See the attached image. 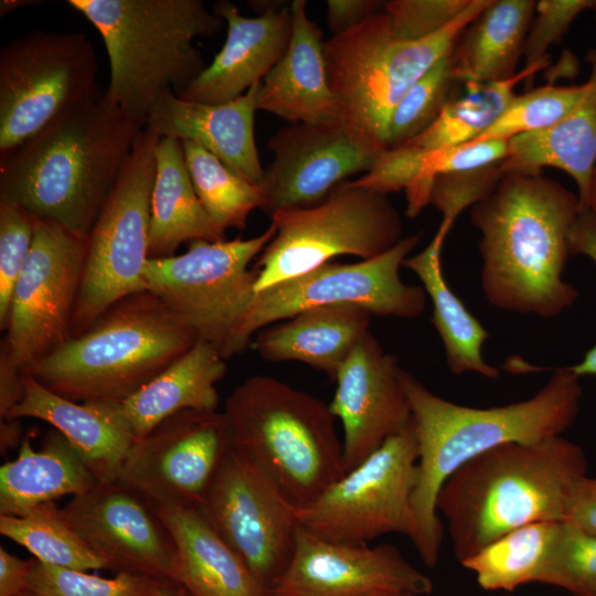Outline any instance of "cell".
Listing matches in <instances>:
<instances>
[{"mask_svg":"<svg viewBox=\"0 0 596 596\" xmlns=\"http://www.w3.org/2000/svg\"><path fill=\"white\" fill-rule=\"evenodd\" d=\"M564 521L596 535V477H582L573 487Z\"/></svg>","mask_w":596,"mask_h":596,"instance_id":"cell-48","label":"cell"},{"mask_svg":"<svg viewBox=\"0 0 596 596\" xmlns=\"http://www.w3.org/2000/svg\"><path fill=\"white\" fill-rule=\"evenodd\" d=\"M34 237V217L0 200V328L6 330L11 296L29 257Z\"/></svg>","mask_w":596,"mask_h":596,"instance_id":"cell-42","label":"cell"},{"mask_svg":"<svg viewBox=\"0 0 596 596\" xmlns=\"http://www.w3.org/2000/svg\"><path fill=\"white\" fill-rule=\"evenodd\" d=\"M418 444V476L413 493L417 532L413 544L427 567L439 558L443 525L436 509L446 479L476 456L507 443L535 444L561 436L578 414L583 389L570 366L556 368L532 397L504 406L475 408L455 404L401 369Z\"/></svg>","mask_w":596,"mask_h":596,"instance_id":"cell-2","label":"cell"},{"mask_svg":"<svg viewBox=\"0 0 596 596\" xmlns=\"http://www.w3.org/2000/svg\"><path fill=\"white\" fill-rule=\"evenodd\" d=\"M94 46L82 32L34 31L0 52V157L98 93Z\"/></svg>","mask_w":596,"mask_h":596,"instance_id":"cell-12","label":"cell"},{"mask_svg":"<svg viewBox=\"0 0 596 596\" xmlns=\"http://www.w3.org/2000/svg\"><path fill=\"white\" fill-rule=\"evenodd\" d=\"M227 371L225 359L211 343L199 340L140 390L123 401L136 438L184 411H217L216 383Z\"/></svg>","mask_w":596,"mask_h":596,"instance_id":"cell-29","label":"cell"},{"mask_svg":"<svg viewBox=\"0 0 596 596\" xmlns=\"http://www.w3.org/2000/svg\"><path fill=\"white\" fill-rule=\"evenodd\" d=\"M450 54L427 71L398 102L390 118L386 149L405 145L438 118L459 84Z\"/></svg>","mask_w":596,"mask_h":596,"instance_id":"cell-38","label":"cell"},{"mask_svg":"<svg viewBox=\"0 0 596 596\" xmlns=\"http://www.w3.org/2000/svg\"><path fill=\"white\" fill-rule=\"evenodd\" d=\"M24 3H32V1H1L0 13L3 15L18 7L24 6Z\"/></svg>","mask_w":596,"mask_h":596,"instance_id":"cell-55","label":"cell"},{"mask_svg":"<svg viewBox=\"0 0 596 596\" xmlns=\"http://www.w3.org/2000/svg\"><path fill=\"white\" fill-rule=\"evenodd\" d=\"M23 386L21 401L6 418H36L52 425L74 447L99 483L116 482L136 439L123 403L75 402L29 375H23Z\"/></svg>","mask_w":596,"mask_h":596,"instance_id":"cell-23","label":"cell"},{"mask_svg":"<svg viewBox=\"0 0 596 596\" xmlns=\"http://www.w3.org/2000/svg\"><path fill=\"white\" fill-rule=\"evenodd\" d=\"M419 238L421 234H413L374 258L353 264L327 263L255 292L234 332L228 358L243 352L265 327L313 307L352 304L375 316H421L426 307L424 288L405 284L400 277V267Z\"/></svg>","mask_w":596,"mask_h":596,"instance_id":"cell-14","label":"cell"},{"mask_svg":"<svg viewBox=\"0 0 596 596\" xmlns=\"http://www.w3.org/2000/svg\"><path fill=\"white\" fill-rule=\"evenodd\" d=\"M373 315L352 305L306 309L259 330L251 347L265 361H298L334 380L353 349L370 332Z\"/></svg>","mask_w":596,"mask_h":596,"instance_id":"cell-26","label":"cell"},{"mask_svg":"<svg viewBox=\"0 0 596 596\" xmlns=\"http://www.w3.org/2000/svg\"><path fill=\"white\" fill-rule=\"evenodd\" d=\"M225 241V230L201 204L187 166L182 142L160 138L151 192L149 257L174 255L180 244Z\"/></svg>","mask_w":596,"mask_h":596,"instance_id":"cell-31","label":"cell"},{"mask_svg":"<svg viewBox=\"0 0 596 596\" xmlns=\"http://www.w3.org/2000/svg\"><path fill=\"white\" fill-rule=\"evenodd\" d=\"M549 61L524 66L508 79L461 83L464 91L454 92L433 125L405 145L435 150L475 141L503 114L515 96V86L546 67Z\"/></svg>","mask_w":596,"mask_h":596,"instance_id":"cell-34","label":"cell"},{"mask_svg":"<svg viewBox=\"0 0 596 596\" xmlns=\"http://www.w3.org/2000/svg\"><path fill=\"white\" fill-rule=\"evenodd\" d=\"M275 234L270 222L252 238L193 241L180 255L150 257L145 267L147 290L226 360L234 332L255 295L257 273L248 265Z\"/></svg>","mask_w":596,"mask_h":596,"instance_id":"cell-11","label":"cell"},{"mask_svg":"<svg viewBox=\"0 0 596 596\" xmlns=\"http://www.w3.org/2000/svg\"><path fill=\"white\" fill-rule=\"evenodd\" d=\"M18 419L4 418L0 424V449L1 451H8L22 441L20 438V427L17 423Z\"/></svg>","mask_w":596,"mask_h":596,"instance_id":"cell-52","label":"cell"},{"mask_svg":"<svg viewBox=\"0 0 596 596\" xmlns=\"http://www.w3.org/2000/svg\"><path fill=\"white\" fill-rule=\"evenodd\" d=\"M292 34L281 60L260 83L257 110L291 124L331 125L342 121L323 56L321 31L307 14V1L290 3Z\"/></svg>","mask_w":596,"mask_h":596,"instance_id":"cell-25","label":"cell"},{"mask_svg":"<svg viewBox=\"0 0 596 596\" xmlns=\"http://www.w3.org/2000/svg\"><path fill=\"white\" fill-rule=\"evenodd\" d=\"M260 83L224 104L196 103L166 93L151 109L145 128L160 138L200 145L236 174L258 185L265 172L254 135Z\"/></svg>","mask_w":596,"mask_h":596,"instance_id":"cell-24","label":"cell"},{"mask_svg":"<svg viewBox=\"0 0 596 596\" xmlns=\"http://www.w3.org/2000/svg\"><path fill=\"white\" fill-rule=\"evenodd\" d=\"M160 579L132 572L100 577L34 561L29 590L39 596H152Z\"/></svg>","mask_w":596,"mask_h":596,"instance_id":"cell-41","label":"cell"},{"mask_svg":"<svg viewBox=\"0 0 596 596\" xmlns=\"http://www.w3.org/2000/svg\"><path fill=\"white\" fill-rule=\"evenodd\" d=\"M195 509L267 587L289 564L300 526L298 508L234 448Z\"/></svg>","mask_w":596,"mask_h":596,"instance_id":"cell-16","label":"cell"},{"mask_svg":"<svg viewBox=\"0 0 596 596\" xmlns=\"http://www.w3.org/2000/svg\"><path fill=\"white\" fill-rule=\"evenodd\" d=\"M500 162L435 177L429 203L443 214L439 226L449 232L466 207L473 206L494 191L504 174Z\"/></svg>","mask_w":596,"mask_h":596,"instance_id":"cell-43","label":"cell"},{"mask_svg":"<svg viewBox=\"0 0 596 596\" xmlns=\"http://www.w3.org/2000/svg\"><path fill=\"white\" fill-rule=\"evenodd\" d=\"M578 196L541 174L507 172L494 191L471 206L481 232V286L494 307L542 318L563 312L577 298L562 278Z\"/></svg>","mask_w":596,"mask_h":596,"instance_id":"cell-3","label":"cell"},{"mask_svg":"<svg viewBox=\"0 0 596 596\" xmlns=\"http://www.w3.org/2000/svg\"><path fill=\"white\" fill-rule=\"evenodd\" d=\"M152 596H189V594L177 581L160 579Z\"/></svg>","mask_w":596,"mask_h":596,"instance_id":"cell-53","label":"cell"},{"mask_svg":"<svg viewBox=\"0 0 596 596\" xmlns=\"http://www.w3.org/2000/svg\"><path fill=\"white\" fill-rule=\"evenodd\" d=\"M0 533L46 565L77 571H114V566L87 544L53 502L42 503L20 515L0 514Z\"/></svg>","mask_w":596,"mask_h":596,"instance_id":"cell-35","label":"cell"},{"mask_svg":"<svg viewBox=\"0 0 596 596\" xmlns=\"http://www.w3.org/2000/svg\"><path fill=\"white\" fill-rule=\"evenodd\" d=\"M587 89V82L571 86L549 84L521 95L515 94L499 119L472 142L509 140L518 135L545 129L570 114Z\"/></svg>","mask_w":596,"mask_h":596,"instance_id":"cell-39","label":"cell"},{"mask_svg":"<svg viewBox=\"0 0 596 596\" xmlns=\"http://www.w3.org/2000/svg\"><path fill=\"white\" fill-rule=\"evenodd\" d=\"M35 558L22 560L0 547V596H21L29 592V577Z\"/></svg>","mask_w":596,"mask_h":596,"instance_id":"cell-50","label":"cell"},{"mask_svg":"<svg viewBox=\"0 0 596 596\" xmlns=\"http://www.w3.org/2000/svg\"><path fill=\"white\" fill-rule=\"evenodd\" d=\"M384 6L375 0H328V25L333 35H339L356 26Z\"/></svg>","mask_w":596,"mask_h":596,"instance_id":"cell-49","label":"cell"},{"mask_svg":"<svg viewBox=\"0 0 596 596\" xmlns=\"http://www.w3.org/2000/svg\"><path fill=\"white\" fill-rule=\"evenodd\" d=\"M535 6L533 0H490L450 54L457 81L487 83L514 76Z\"/></svg>","mask_w":596,"mask_h":596,"instance_id":"cell-32","label":"cell"},{"mask_svg":"<svg viewBox=\"0 0 596 596\" xmlns=\"http://www.w3.org/2000/svg\"><path fill=\"white\" fill-rule=\"evenodd\" d=\"M571 254H583L596 264V213L582 206L568 234ZM570 369L579 377L596 375V345L576 365Z\"/></svg>","mask_w":596,"mask_h":596,"instance_id":"cell-47","label":"cell"},{"mask_svg":"<svg viewBox=\"0 0 596 596\" xmlns=\"http://www.w3.org/2000/svg\"><path fill=\"white\" fill-rule=\"evenodd\" d=\"M143 128L98 92L1 159L0 200L87 241Z\"/></svg>","mask_w":596,"mask_h":596,"instance_id":"cell-1","label":"cell"},{"mask_svg":"<svg viewBox=\"0 0 596 596\" xmlns=\"http://www.w3.org/2000/svg\"><path fill=\"white\" fill-rule=\"evenodd\" d=\"M592 0H541L536 2L523 50L524 66L547 60V49L557 43L574 19L584 10L594 8Z\"/></svg>","mask_w":596,"mask_h":596,"instance_id":"cell-46","label":"cell"},{"mask_svg":"<svg viewBox=\"0 0 596 596\" xmlns=\"http://www.w3.org/2000/svg\"><path fill=\"white\" fill-rule=\"evenodd\" d=\"M471 0H391L383 9L394 35L418 41L432 36L453 23Z\"/></svg>","mask_w":596,"mask_h":596,"instance_id":"cell-44","label":"cell"},{"mask_svg":"<svg viewBox=\"0 0 596 596\" xmlns=\"http://www.w3.org/2000/svg\"><path fill=\"white\" fill-rule=\"evenodd\" d=\"M270 219L276 234L257 262L255 292L339 255L374 258L403 238L401 216L387 194L352 181L339 184L315 206L278 211Z\"/></svg>","mask_w":596,"mask_h":596,"instance_id":"cell-9","label":"cell"},{"mask_svg":"<svg viewBox=\"0 0 596 596\" xmlns=\"http://www.w3.org/2000/svg\"><path fill=\"white\" fill-rule=\"evenodd\" d=\"M100 34L109 61L106 97L141 126L158 98L179 96L206 67L196 38L224 20L201 0H68Z\"/></svg>","mask_w":596,"mask_h":596,"instance_id":"cell-5","label":"cell"},{"mask_svg":"<svg viewBox=\"0 0 596 596\" xmlns=\"http://www.w3.org/2000/svg\"><path fill=\"white\" fill-rule=\"evenodd\" d=\"M557 522H534L491 542L461 565L476 574L486 590L512 592L536 583L540 570L557 529Z\"/></svg>","mask_w":596,"mask_h":596,"instance_id":"cell-36","label":"cell"},{"mask_svg":"<svg viewBox=\"0 0 596 596\" xmlns=\"http://www.w3.org/2000/svg\"><path fill=\"white\" fill-rule=\"evenodd\" d=\"M504 596H511V595H504Z\"/></svg>","mask_w":596,"mask_h":596,"instance_id":"cell-59","label":"cell"},{"mask_svg":"<svg viewBox=\"0 0 596 596\" xmlns=\"http://www.w3.org/2000/svg\"><path fill=\"white\" fill-rule=\"evenodd\" d=\"M370 596H416V595L408 594V593H376Z\"/></svg>","mask_w":596,"mask_h":596,"instance_id":"cell-56","label":"cell"},{"mask_svg":"<svg viewBox=\"0 0 596 596\" xmlns=\"http://www.w3.org/2000/svg\"><path fill=\"white\" fill-rule=\"evenodd\" d=\"M432 592L430 578L394 545L334 542L301 525L289 564L269 586L270 596H425Z\"/></svg>","mask_w":596,"mask_h":596,"instance_id":"cell-19","label":"cell"},{"mask_svg":"<svg viewBox=\"0 0 596 596\" xmlns=\"http://www.w3.org/2000/svg\"><path fill=\"white\" fill-rule=\"evenodd\" d=\"M447 234L448 231L439 226L430 243L421 253L407 257L403 266L417 275L432 299V321L443 341L449 370L455 374L475 372L496 379L498 369L488 364L481 355L488 331L445 280L441 249Z\"/></svg>","mask_w":596,"mask_h":596,"instance_id":"cell-33","label":"cell"},{"mask_svg":"<svg viewBox=\"0 0 596 596\" xmlns=\"http://www.w3.org/2000/svg\"><path fill=\"white\" fill-rule=\"evenodd\" d=\"M233 448L266 472L297 508L345 475L329 404L269 375H253L226 398Z\"/></svg>","mask_w":596,"mask_h":596,"instance_id":"cell-7","label":"cell"},{"mask_svg":"<svg viewBox=\"0 0 596 596\" xmlns=\"http://www.w3.org/2000/svg\"><path fill=\"white\" fill-rule=\"evenodd\" d=\"M581 205L584 207H588L596 213V167L594 168L589 180L587 194Z\"/></svg>","mask_w":596,"mask_h":596,"instance_id":"cell-54","label":"cell"},{"mask_svg":"<svg viewBox=\"0 0 596 596\" xmlns=\"http://www.w3.org/2000/svg\"><path fill=\"white\" fill-rule=\"evenodd\" d=\"M594 10H595V12H596V3H595V6H594Z\"/></svg>","mask_w":596,"mask_h":596,"instance_id":"cell-58","label":"cell"},{"mask_svg":"<svg viewBox=\"0 0 596 596\" xmlns=\"http://www.w3.org/2000/svg\"><path fill=\"white\" fill-rule=\"evenodd\" d=\"M87 241L34 217L29 257L14 285L3 355L22 373L72 338Z\"/></svg>","mask_w":596,"mask_h":596,"instance_id":"cell-15","label":"cell"},{"mask_svg":"<svg viewBox=\"0 0 596 596\" xmlns=\"http://www.w3.org/2000/svg\"><path fill=\"white\" fill-rule=\"evenodd\" d=\"M588 89L581 103L554 125L508 140V156L500 162L503 173L540 174L553 167L570 174L582 204L596 167V50L589 52Z\"/></svg>","mask_w":596,"mask_h":596,"instance_id":"cell-28","label":"cell"},{"mask_svg":"<svg viewBox=\"0 0 596 596\" xmlns=\"http://www.w3.org/2000/svg\"><path fill=\"white\" fill-rule=\"evenodd\" d=\"M536 583L596 596V535L560 521Z\"/></svg>","mask_w":596,"mask_h":596,"instance_id":"cell-40","label":"cell"},{"mask_svg":"<svg viewBox=\"0 0 596 596\" xmlns=\"http://www.w3.org/2000/svg\"><path fill=\"white\" fill-rule=\"evenodd\" d=\"M23 374L13 366L3 355H0V418L7 417L9 412L23 396Z\"/></svg>","mask_w":596,"mask_h":596,"instance_id":"cell-51","label":"cell"},{"mask_svg":"<svg viewBox=\"0 0 596 596\" xmlns=\"http://www.w3.org/2000/svg\"><path fill=\"white\" fill-rule=\"evenodd\" d=\"M586 470L583 449L562 436L507 443L461 465L436 500L457 560L523 525L564 521L571 491Z\"/></svg>","mask_w":596,"mask_h":596,"instance_id":"cell-4","label":"cell"},{"mask_svg":"<svg viewBox=\"0 0 596 596\" xmlns=\"http://www.w3.org/2000/svg\"><path fill=\"white\" fill-rule=\"evenodd\" d=\"M177 549L175 579L189 596H270L195 508L153 504Z\"/></svg>","mask_w":596,"mask_h":596,"instance_id":"cell-27","label":"cell"},{"mask_svg":"<svg viewBox=\"0 0 596 596\" xmlns=\"http://www.w3.org/2000/svg\"><path fill=\"white\" fill-rule=\"evenodd\" d=\"M63 515L114 571L175 579L177 549L153 504L120 485L98 483L73 497Z\"/></svg>","mask_w":596,"mask_h":596,"instance_id":"cell-20","label":"cell"},{"mask_svg":"<svg viewBox=\"0 0 596 596\" xmlns=\"http://www.w3.org/2000/svg\"><path fill=\"white\" fill-rule=\"evenodd\" d=\"M425 153V149L412 145L386 149L372 169L352 183L383 194L404 189L409 201L423 181Z\"/></svg>","mask_w":596,"mask_h":596,"instance_id":"cell-45","label":"cell"},{"mask_svg":"<svg viewBox=\"0 0 596 596\" xmlns=\"http://www.w3.org/2000/svg\"><path fill=\"white\" fill-rule=\"evenodd\" d=\"M98 483L57 430L46 435L40 450L24 437L17 458L0 467V514L20 515L64 496L84 494Z\"/></svg>","mask_w":596,"mask_h":596,"instance_id":"cell-30","label":"cell"},{"mask_svg":"<svg viewBox=\"0 0 596 596\" xmlns=\"http://www.w3.org/2000/svg\"><path fill=\"white\" fill-rule=\"evenodd\" d=\"M401 369L369 332L338 371L329 407L342 423L345 473L411 422Z\"/></svg>","mask_w":596,"mask_h":596,"instance_id":"cell-21","label":"cell"},{"mask_svg":"<svg viewBox=\"0 0 596 596\" xmlns=\"http://www.w3.org/2000/svg\"><path fill=\"white\" fill-rule=\"evenodd\" d=\"M199 340L158 297L142 291L113 305L22 374L75 402H123Z\"/></svg>","mask_w":596,"mask_h":596,"instance_id":"cell-6","label":"cell"},{"mask_svg":"<svg viewBox=\"0 0 596 596\" xmlns=\"http://www.w3.org/2000/svg\"><path fill=\"white\" fill-rule=\"evenodd\" d=\"M490 0H471L447 28L418 41L396 38L387 14L376 12L356 26L323 42L330 88L342 121L386 149L394 108L439 60L449 55L464 29Z\"/></svg>","mask_w":596,"mask_h":596,"instance_id":"cell-8","label":"cell"},{"mask_svg":"<svg viewBox=\"0 0 596 596\" xmlns=\"http://www.w3.org/2000/svg\"><path fill=\"white\" fill-rule=\"evenodd\" d=\"M417 462L418 444L411 419L315 501L298 508L300 525L334 542L368 544L389 533L404 534L413 542Z\"/></svg>","mask_w":596,"mask_h":596,"instance_id":"cell-13","label":"cell"},{"mask_svg":"<svg viewBox=\"0 0 596 596\" xmlns=\"http://www.w3.org/2000/svg\"><path fill=\"white\" fill-rule=\"evenodd\" d=\"M232 448L223 412L184 409L135 439L117 482L152 504L196 508Z\"/></svg>","mask_w":596,"mask_h":596,"instance_id":"cell-17","label":"cell"},{"mask_svg":"<svg viewBox=\"0 0 596 596\" xmlns=\"http://www.w3.org/2000/svg\"><path fill=\"white\" fill-rule=\"evenodd\" d=\"M181 142L195 193L204 210L223 230H243L251 212L263 207L259 187L236 174L200 145L189 140Z\"/></svg>","mask_w":596,"mask_h":596,"instance_id":"cell-37","label":"cell"},{"mask_svg":"<svg viewBox=\"0 0 596 596\" xmlns=\"http://www.w3.org/2000/svg\"><path fill=\"white\" fill-rule=\"evenodd\" d=\"M214 11L225 21L227 35L221 51L179 95L204 104H224L262 82L286 53L292 34L289 7H267L256 18L241 14L230 1H219Z\"/></svg>","mask_w":596,"mask_h":596,"instance_id":"cell-22","label":"cell"},{"mask_svg":"<svg viewBox=\"0 0 596 596\" xmlns=\"http://www.w3.org/2000/svg\"><path fill=\"white\" fill-rule=\"evenodd\" d=\"M21 596H39V595H36V594H34L33 592H30V590H29V592L24 593V594L21 595Z\"/></svg>","mask_w":596,"mask_h":596,"instance_id":"cell-57","label":"cell"},{"mask_svg":"<svg viewBox=\"0 0 596 596\" xmlns=\"http://www.w3.org/2000/svg\"><path fill=\"white\" fill-rule=\"evenodd\" d=\"M160 137L143 128L87 238L71 336L77 337L113 305L148 291L151 192Z\"/></svg>","mask_w":596,"mask_h":596,"instance_id":"cell-10","label":"cell"},{"mask_svg":"<svg viewBox=\"0 0 596 596\" xmlns=\"http://www.w3.org/2000/svg\"><path fill=\"white\" fill-rule=\"evenodd\" d=\"M268 148L274 160L258 184L268 215L321 203L348 177L370 171L386 150L343 121L291 124L272 136Z\"/></svg>","mask_w":596,"mask_h":596,"instance_id":"cell-18","label":"cell"}]
</instances>
